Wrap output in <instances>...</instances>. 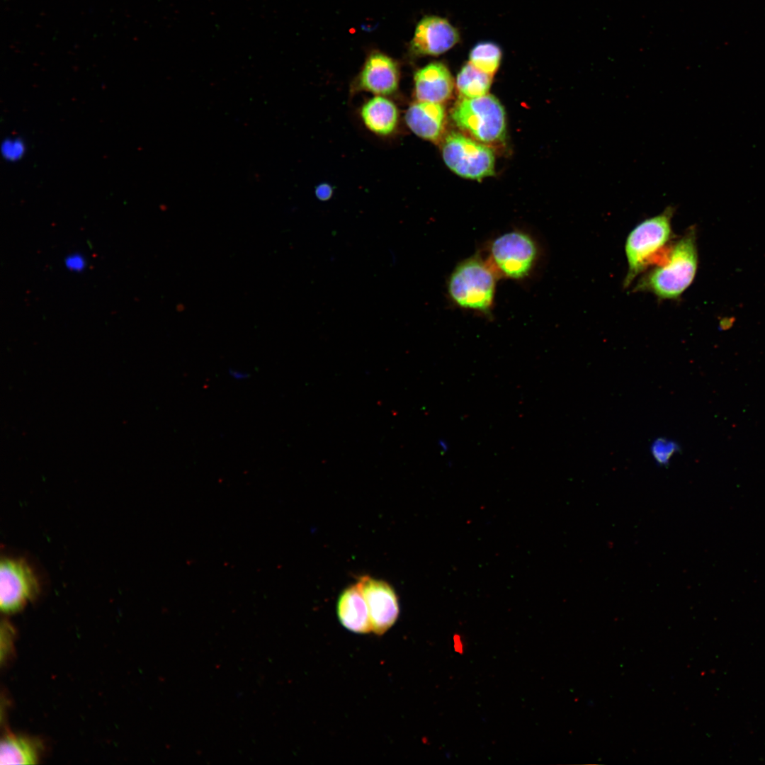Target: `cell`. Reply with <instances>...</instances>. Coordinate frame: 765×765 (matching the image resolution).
I'll return each mask as SVG.
<instances>
[{
	"instance_id": "cell-1",
	"label": "cell",
	"mask_w": 765,
	"mask_h": 765,
	"mask_svg": "<svg viewBox=\"0 0 765 765\" xmlns=\"http://www.w3.org/2000/svg\"><path fill=\"white\" fill-rule=\"evenodd\" d=\"M697 268L696 231L692 227L672 243L662 261L641 274L633 290L659 300H678L692 283Z\"/></svg>"
},
{
	"instance_id": "cell-2",
	"label": "cell",
	"mask_w": 765,
	"mask_h": 765,
	"mask_svg": "<svg viewBox=\"0 0 765 765\" xmlns=\"http://www.w3.org/2000/svg\"><path fill=\"white\" fill-rule=\"evenodd\" d=\"M674 212V208L668 206L661 213L640 222L629 233L625 244L628 263L625 288L666 256L673 242Z\"/></svg>"
},
{
	"instance_id": "cell-3",
	"label": "cell",
	"mask_w": 765,
	"mask_h": 765,
	"mask_svg": "<svg viewBox=\"0 0 765 765\" xmlns=\"http://www.w3.org/2000/svg\"><path fill=\"white\" fill-rule=\"evenodd\" d=\"M497 270L478 256L462 261L451 273L448 291L458 306L487 312L492 306Z\"/></svg>"
},
{
	"instance_id": "cell-4",
	"label": "cell",
	"mask_w": 765,
	"mask_h": 765,
	"mask_svg": "<svg viewBox=\"0 0 765 765\" xmlns=\"http://www.w3.org/2000/svg\"><path fill=\"white\" fill-rule=\"evenodd\" d=\"M452 118L456 125L475 140L484 144L502 142L506 133L504 107L493 95L468 98L455 103Z\"/></svg>"
},
{
	"instance_id": "cell-5",
	"label": "cell",
	"mask_w": 765,
	"mask_h": 765,
	"mask_svg": "<svg viewBox=\"0 0 765 765\" xmlns=\"http://www.w3.org/2000/svg\"><path fill=\"white\" fill-rule=\"evenodd\" d=\"M442 156L446 166L463 178L480 181L494 173L493 150L458 132H450L446 137Z\"/></svg>"
},
{
	"instance_id": "cell-6",
	"label": "cell",
	"mask_w": 765,
	"mask_h": 765,
	"mask_svg": "<svg viewBox=\"0 0 765 765\" xmlns=\"http://www.w3.org/2000/svg\"><path fill=\"white\" fill-rule=\"evenodd\" d=\"M39 578L29 562L21 557L2 556L0 564V606L11 614L21 611L38 597Z\"/></svg>"
},
{
	"instance_id": "cell-7",
	"label": "cell",
	"mask_w": 765,
	"mask_h": 765,
	"mask_svg": "<svg viewBox=\"0 0 765 765\" xmlns=\"http://www.w3.org/2000/svg\"><path fill=\"white\" fill-rule=\"evenodd\" d=\"M495 269L505 277L520 279L528 275L537 257V246L528 234L509 232L496 238L490 247Z\"/></svg>"
},
{
	"instance_id": "cell-8",
	"label": "cell",
	"mask_w": 765,
	"mask_h": 765,
	"mask_svg": "<svg viewBox=\"0 0 765 765\" xmlns=\"http://www.w3.org/2000/svg\"><path fill=\"white\" fill-rule=\"evenodd\" d=\"M366 599L372 631L382 635L395 623L400 613L397 594L386 582L363 576L357 582Z\"/></svg>"
},
{
	"instance_id": "cell-9",
	"label": "cell",
	"mask_w": 765,
	"mask_h": 765,
	"mask_svg": "<svg viewBox=\"0 0 765 765\" xmlns=\"http://www.w3.org/2000/svg\"><path fill=\"white\" fill-rule=\"evenodd\" d=\"M459 33L450 22L439 16H426L417 24L411 49L417 55H438L459 41Z\"/></svg>"
},
{
	"instance_id": "cell-10",
	"label": "cell",
	"mask_w": 765,
	"mask_h": 765,
	"mask_svg": "<svg viewBox=\"0 0 765 765\" xmlns=\"http://www.w3.org/2000/svg\"><path fill=\"white\" fill-rule=\"evenodd\" d=\"M400 72L396 62L388 56L374 52L367 59L358 79V87L375 96H388L399 86Z\"/></svg>"
},
{
	"instance_id": "cell-11",
	"label": "cell",
	"mask_w": 765,
	"mask_h": 765,
	"mask_svg": "<svg viewBox=\"0 0 765 765\" xmlns=\"http://www.w3.org/2000/svg\"><path fill=\"white\" fill-rule=\"evenodd\" d=\"M417 101L443 103L452 95L454 82L447 67L439 62L428 64L414 74Z\"/></svg>"
},
{
	"instance_id": "cell-12",
	"label": "cell",
	"mask_w": 765,
	"mask_h": 765,
	"mask_svg": "<svg viewBox=\"0 0 765 765\" xmlns=\"http://www.w3.org/2000/svg\"><path fill=\"white\" fill-rule=\"evenodd\" d=\"M404 120L416 135L436 142L445 129V108L442 103L417 101L407 110Z\"/></svg>"
},
{
	"instance_id": "cell-13",
	"label": "cell",
	"mask_w": 765,
	"mask_h": 765,
	"mask_svg": "<svg viewBox=\"0 0 765 765\" xmlns=\"http://www.w3.org/2000/svg\"><path fill=\"white\" fill-rule=\"evenodd\" d=\"M336 613L340 623L346 629L358 634L372 631L368 605L358 582L341 593Z\"/></svg>"
},
{
	"instance_id": "cell-14",
	"label": "cell",
	"mask_w": 765,
	"mask_h": 765,
	"mask_svg": "<svg viewBox=\"0 0 765 765\" xmlns=\"http://www.w3.org/2000/svg\"><path fill=\"white\" fill-rule=\"evenodd\" d=\"M43 750L42 742L38 738L6 732L1 740L0 764H35Z\"/></svg>"
},
{
	"instance_id": "cell-15",
	"label": "cell",
	"mask_w": 765,
	"mask_h": 765,
	"mask_svg": "<svg viewBox=\"0 0 765 765\" xmlns=\"http://www.w3.org/2000/svg\"><path fill=\"white\" fill-rule=\"evenodd\" d=\"M361 117L366 127L373 133L387 136L393 132L399 120L395 104L383 96H375L361 109Z\"/></svg>"
},
{
	"instance_id": "cell-16",
	"label": "cell",
	"mask_w": 765,
	"mask_h": 765,
	"mask_svg": "<svg viewBox=\"0 0 765 765\" xmlns=\"http://www.w3.org/2000/svg\"><path fill=\"white\" fill-rule=\"evenodd\" d=\"M492 79V75L479 70L468 62L457 75V90L462 98L483 96L488 94Z\"/></svg>"
},
{
	"instance_id": "cell-17",
	"label": "cell",
	"mask_w": 765,
	"mask_h": 765,
	"mask_svg": "<svg viewBox=\"0 0 765 765\" xmlns=\"http://www.w3.org/2000/svg\"><path fill=\"white\" fill-rule=\"evenodd\" d=\"M469 59L475 67L494 76L500 65L502 50L494 42H481L471 50Z\"/></svg>"
},
{
	"instance_id": "cell-18",
	"label": "cell",
	"mask_w": 765,
	"mask_h": 765,
	"mask_svg": "<svg viewBox=\"0 0 765 765\" xmlns=\"http://www.w3.org/2000/svg\"><path fill=\"white\" fill-rule=\"evenodd\" d=\"M678 450L675 442L662 438L654 441L651 447L652 456L659 465H667Z\"/></svg>"
},
{
	"instance_id": "cell-19",
	"label": "cell",
	"mask_w": 765,
	"mask_h": 765,
	"mask_svg": "<svg viewBox=\"0 0 765 765\" xmlns=\"http://www.w3.org/2000/svg\"><path fill=\"white\" fill-rule=\"evenodd\" d=\"M24 151V146L22 142L18 140H11L6 141L2 145V153L6 159H17L20 158Z\"/></svg>"
},
{
	"instance_id": "cell-20",
	"label": "cell",
	"mask_w": 765,
	"mask_h": 765,
	"mask_svg": "<svg viewBox=\"0 0 765 765\" xmlns=\"http://www.w3.org/2000/svg\"><path fill=\"white\" fill-rule=\"evenodd\" d=\"M64 264L69 270L76 272L83 271L86 266L85 259L79 254L68 255L64 260Z\"/></svg>"
},
{
	"instance_id": "cell-21",
	"label": "cell",
	"mask_w": 765,
	"mask_h": 765,
	"mask_svg": "<svg viewBox=\"0 0 765 765\" xmlns=\"http://www.w3.org/2000/svg\"><path fill=\"white\" fill-rule=\"evenodd\" d=\"M333 188L327 183H322L316 186L314 193L316 197L322 201L329 200L333 195Z\"/></svg>"
},
{
	"instance_id": "cell-22",
	"label": "cell",
	"mask_w": 765,
	"mask_h": 765,
	"mask_svg": "<svg viewBox=\"0 0 765 765\" xmlns=\"http://www.w3.org/2000/svg\"><path fill=\"white\" fill-rule=\"evenodd\" d=\"M229 374L232 378L236 380H244L249 378V373L241 370L230 369L229 370Z\"/></svg>"
},
{
	"instance_id": "cell-23",
	"label": "cell",
	"mask_w": 765,
	"mask_h": 765,
	"mask_svg": "<svg viewBox=\"0 0 765 765\" xmlns=\"http://www.w3.org/2000/svg\"><path fill=\"white\" fill-rule=\"evenodd\" d=\"M454 648L458 652H461L463 650V641L460 635L454 636Z\"/></svg>"
}]
</instances>
